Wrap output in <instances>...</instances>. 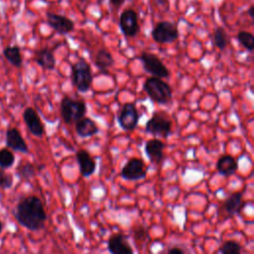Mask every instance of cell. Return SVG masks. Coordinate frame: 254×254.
Segmentation results:
<instances>
[{"mask_svg":"<svg viewBox=\"0 0 254 254\" xmlns=\"http://www.w3.org/2000/svg\"><path fill=\"white\" fill-rule=\"evenodd\" d=\"M161 254H190V251L181 244H174L167 247Z\"/></svg>","mask_w":254,"mask_h":254,"instance_id":"cell-29","label":"cell"},{"mask_svg":"<svg viewBox=\"0 0 254 254\" xmlns=\"http://www.w3.org/2000/svg\"><path fill=\"white\" fill-rule=\"evenodd\" d=\"M125 0H109V4L114 8H119L124 4Z\"/></svg>","mask_w":254,"mask_h":254,"instance_id":"cell-31","label":"cell"},{"mask_svg":"<svg viewBox=\"0 0 254 254\" xmlns=\"http://www.w3.org/2000/svg\"><path fill=\"white\" fill-rule=\"evenodd\" d=\"M75 159L79 167V172L82 177L91 176L96 170V162L88 151L79 149L75 153Z\"/></svg>","mask_w":254,"mask_h":254,"instance_id":"cell-17","label":"cell"},{"mask_svg":"<svg viewBox=\"0 0 254 254\" xmlns=\"http://www.w3.org/2000/svg\"><path fill=\"white\" fill-rule=\"evenodd\" d=\"M13 176L0 168V189L9 190L13 187Z\"/></svg>","mask_w":254,"mask_h":254,"instance_id":"cell-28","label":"cell"},{"mask_svg":"<svg viewBox=\"0 0 254 254\" xmlns=\"http://www.w3.org/2000/svg\"><path fill=\"white\" fill-rule=\"evenodd\" d=\"M145 131L154 136L168 138L173 132V122L165 113L157 111L147 120Z\"/></svg>","mask_w":254,"mask_h":254,"instance_id":"cell-5","label":"cell"},{"mask_svg":"<svg viewBox=\"0 0 254 254\" xmlns=\"http://www.w3.org/2000/svg\"><path fill=\"white\" fill-rule=\"evenodd\" d=\"M143 88L150 99L157 104L165 105L173 98L172 87L162 78L155 76L148 77L143 84Z\"/></svg>","mask_w":254,"mask_h":254,"instance_id":"cell-2","label":"cell"},{"mask_svg":"<svg viewBox=\"0 0 254 254\" xmlns=\"http://www.w3.org/2000/svg\"><path fill=\"white\" fill-rule=\"evenodd\" d=\"M23 120L29 130V132L38 138L43 137L45 133L44 124L41 121L37 111L32 107H27L23 112Z\"/></svg>","mask_w":254,"mask_h":254,"instance_id":"cell-13","label":"cell"},{"mask_svg":"<svg viewBox=\"0 0 254 254\" xmlns=\"http://www.w3.org/2000/svg\"><path fill=\"white\" fill-rule=\"evenodd\" d=\"M3 55L6 60L15 67H21L23 64V58L21 49L18 46H8L3 50Z\"/></svg>","mask_w":254,"mask_h":254,"instance_id":"cell-22","label":"cell"},{"mask_svg":"<svg viewBox=\"0 0 254 254\" xmlns=\"http://www.w3.org/2000/svg\"><path fill=\"white\" fill-rule=\"evenodd\" d=\"M46 17L47 24L60 35H66L74 29V23L68 17L53 12H47Z\"/></svg>","mask_w":254,"mask_h":254,"instance_id":"cell-11","label":"cell"},{"mask_svg":"<svg viewBox=\"0 0 254 254\" xmlns=\"http://www.w3.org/2000/svg\"><path fill=\"white\" fill-rule=\"evenodd\" d=\"M119 28L126 38H134L140 31L138 14L133 9H125L119 17Z\"/></svg>","mask_w":254,"mask_h":254,"instance_id":"cell-9","label":"cell"},{"mask_svg":"<svg viewBox=\"0 0 254 254\" xmlns=\"http://www.w3.org/2000/svg\"><path fill=\"white\" fill-rule=\"evenodd\" d=\"M151 36L157 44H172L179 39L180 33L177 25L170 21L158 22L152 30Z\"/></svg>","mask_w":254,"mask_h":254,"instance_id":"cell-6","label":"cell"},{"mask_svg":"<svg viewBox=\"0 0 254 254\" xmlns=\"http://www.w3.org/2000/svg\"><path fill=\"white\" fill-rule=\"evenodd\" d=\"M139 118V112L133 102L124 103L117 114L118 125L124 131H133L138 126Z\"/></svg>","mask_w":254,"mask_h":254,"instance_id":"cell-8","label":"cell"},{"mask_svg":"<svg viewBox=\"0 0 254 254\" xmlns=\"http://www.w3.org/2000/svg\"><path fill=\"white\" fill-rule=\"evenodd\" d=\"M132 232H133L134 238H136V239H144L147 236V232H146L145 228L143 226H141V225L136 226L132 230Z\"/></svg>","mask_w":254,"mask_h":254,"instance_id":"cell-30","label":"cell"},{"mask_svg":"<svg viewBox=\"0 0 254 254\" xmlns=\"http://www.w3.org/2000/svg\"><path fill=\"white\" fill-rule=\"evenodd\" d=\"M144 69L151 75L159 78H167L170 76V71L162 60L155 54L143 52L139 56Z\"/></svg>","mask_w":254,"mask_h":254,"instance_id":"cell-7","label":"cell"},{"mask_svg":"<svg viewBox=\"0 0 254 254\" xmlns=\"http://www.w3.org/2000/svg\"><path fill=\"white\" fill-rule=\"evenodd\" d=\"M244 207L243 194L241 191H235L230 193L225 200L222 202L220 209L222 215H225L226 218L232 217L242 210Z\"/></svg>","mask_w":254,"mask_h":254,"instance_id":"cell-12","label":"cell"},{"mask_svg":"<svg viewBox=\"0 0 254 254\" xmlns=\"http://www.w3.org/2000/svg\"><path fill=\"white\" fill-rule=\"evenodd\" d=\"M107 248L111 254H133V249L126 236L121 233H115L109 237Z\"/></svg>","mask_w":254,"mask_h":254,"instance_id":"cell-16","label":"cell"},{"mask_svg":"<svg viewBox=\"0 0 254 254\" xmlns=\"http://www.w3.org/2000/svg\"><path fill=\"white\" fill-rule=\"evenodd\" d=\"M166 148V144L157 138L149 139L144 146V151L147 158L153 164H161L165 158L164 150Z\"/></svg>","mask_w":254,"mask_h":254,"instance_id":"cell-14","label":"cell"},{"mask_svg":"<svg viewBox=\"0 0 254 254\" xmlns=\"http://www.w3.org/2000/svg\"><path fill=\"white\" fill-rule=\"evenodd\" d=\"M37 167L30 163V162H25V163H22L20 164L17 169H16V173L18 175V177L21 179V180H24V181H29L30 179H32L35 175H36V172H37Z\"/></svg>","mask_w":254,"mask_h":254,"instance_id":"cell-24","label":"cell"},{"mask_svg":"<svg viewBox=\"0 0 254 254\" xmlns=\"http://www.w3.org/2000/svg\"><path fill=\"white\" fill-rule=\"evenodd\" d=\"M14 216L21 226L31 231L42 229L47 220L43 201L37 195L21 197L14 209Z\"/></svg>","mask_w":254,"mask_h":254,"instance_id":"cell-1","label":"cell"},{"mask_svg":"<svg viewBox=\"0 0 254 254\" xmlns=\"http://www.w3.org/2000/svg\"><path fill=\"white\" fill-rule=\"evenodd\" d=\"M238 169L237 161L231 155H222L216 162V170L217 172L224 176L230 177L236 173Z\"/></svg>","mask_w":254,"mask_h":254,"instance_id":"cell-21","label":"cell"},{"mask_svg":"<svg viewBox=\"0 0 254 254\" xmlns=\"http://www.w3.org/2000/svg\"><path fill=\"white\" fill-rule=\"evenodd\" d=\"M74 124L75 133L80 138H89L96 135L99 132V128L95 121L88 117H83Z\"/></svg>","mask_w":254,"mask_h":254,"instance_id":"cell-19","label":"cell"},{"mask_svg":"<svg viewBox=\"0 0 254 254\" xmlns=\"http://www.w3.org/2000/svg\"><path fill=\"white\" fill-rule=\"evenodd\" d=\"M241 251L240 243L235 240H226L219 247L220 254H241Z\"/></svg>","mask_w":254,"mask_h":254,"instance_id":"cell-26","label":"cell"},{"mask_svg":"<svg viewBox=\"0 0 254 254\" xmlns=\"http://www.w3.org/2000/svg\"><path fill=\"white\" fill-rule=\"evenodd\" d=\"M14 163L15 155L8 148L0 149V168L3 170H7L11 168Z\"/></svg>","mask_w":254,"mask_h":254,"instance_id":"cell-27","label":"cell"},{"mask_svg":"<svg viewBox=\"0 0 254 254\" xmlns=\"http://www.w3.org/2000/svg\"><path fill=\"white\" fill-rule=\"evenodd\" d=\"M34 61L38 65L46 70H53L56 66L55 55L53 51L47 47L35 51Z\"/></svg>","mask_w":254,"mask_h":254,"instance_id":"cell-18","label":"cell"},{"mask_svg":"<svg viewBox=\"0 0 254 254\" xmlns=\"http://www.w3.org/2000/svg\"><path fill=\"white\" fill-rule=\"evenodd\" d=\"M228 42L229 40L225 30L222 27H217L211 36V44L218 50L223 51L227 47Z\"/></svg>","mask_w":254,"mask_h":254,"instance_id":"cell-23","label":"cell"},{"mask_svg":"<svg viewBox=\"0 0 254 254\" xmlns=\"http://www.w3.org/2000/svg\"><path fill=\"white\" fill-rule=\"evenodd\" d=\"M2 230H3V222L0 220V235L2 233Z\"/></svg>","mask_w":254,"mask_h":254,"instance_id":"cell-33","label":"cell"},{"mask_svg":"<svg viewBox=\"0 0 254 254\" xmlns=\"http://www.w3.org/2000/svg\"><path fill=\"white\" fill-rule=\"evenodd\" d=\"M80 1H81V2H84V1H85V0H80Z\"/></svg>","mask_w":254,"mask_h":254,"instance_id":"cell-34","label":"cell"},{"mask_svg":"<svg viewBox=\"0 0 254 254\" xmlns=\"http://www.w3.org/2000/svg\"><path fill=\"white\" fill-rule=\"evenodd\" d=\"M87 107L83 100H76L69 96H64L61 100V117L65 124H72L84 117Z\"/></svg>","mask_w":254,"mask_h":254,"instance_id":"cell-4","label":"cell"},{"mask_svg":"<svg viewBox=\"0 0 254 254\" xmlns=\"http://www.w3.org/2000/svg\"><path fill=\"white\" fill-rule=\"evenodd\" d=\"M5 143L6 146L13 151L20 152L23 154L29 153V147L17 128H9L6 131Z\"/></svg>","mask_w":254,"mask_h":254,"instance_id":"cell-15","label":"cell"},{"mask_svg":"<svg viewBox=\"0 0 254 254\" xmlns=\"http://www.w3.org/2000/svg\"><path fill=\"white\" fill-rule=\"evenodd\" d=\"M236 39L244 49H246L248 52H253V50H254V36L251 32L240 31L236 35Z\"/></svg>","mask_w":254,"mask_h":254,"instance_id":"cell-25","label":"cell"},{"mask_svg":"<svg viewBox=\"0 0 254 254\" xmlns=\"http://www.w3.org/2000/svg\"><path fill=\"white\" fill-rule=\"evenodd\" d=\"M93 64L95 66L105 74L109 73V69L114 65L115 61L110 52L105 49H99L95 53V57L93 60Z\"/></svg>","mask_w":254,"mask_h":254,"instance_id":"cell-20","label":"cell"},{"mask_svg":"<svg viewBox=\"0 0 254 254\" xmlns=\"http://www.w3.org/2000/svg\"><path fill=\"white\" fill-rule=\"evenodd\" d=\"M247 14L249 15V17H250V19H251V20H253V19H254V6H253V5H251V6L248 8V10H247Z\"/></svg>","mask_w":254,"mask_h":254,"instance_id":"cell-32","label":"cell"},{"mask_svg":"<svg viewBox=\"0 0 254 254\" xmlns=\"http://www.w3.org/2000/svg\"><path fill=\"white\" fill-rule=\"evenodd\" d=\"M92 80V70L87 61L79 59L71 65V81L78 92H87L91 87Z\"/></svg>","mask_w":254,"mask_h":254,"instance_id":"cell-3","label":"cell"},{"mask_svg":"<svg viewBox=\"0 0 254 254\" xmlns=\"http://www.w3.org/2000/svg\"><path fill=\"white\" fill-rule=\"evenodd\" d=\"M147 166L140 158H131L122 167L120 176L127 181H139L146 177Z\"/></svg>","mask_w":254,"mask_h":254,"instance_id":"cell-10","label":"cell"}]
</instances>
